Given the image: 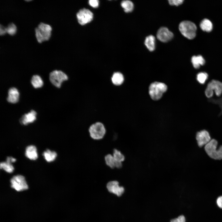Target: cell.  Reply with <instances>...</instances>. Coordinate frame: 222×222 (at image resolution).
Returning a JSON list of instances; mask_svg holds the SVG:
<instances>
[{
    "mask_svg": "<svg viewBox=\"0 0 222 222\" xmlns=\"http://www.w3.org/2000/svg\"><path fill=\"white\" fill-rule=\"evenodd\" d=\"M208 77V74L205 72H200L197 75L196 79L201 84H204Z\"/></svg>",
    "mask_w": 222,
    "mask_h": 222,
    "instance_id": "obj_26",
    "label": "cell"
},
{
    "mask_svg": "<svg viewBox=\"0 0 222 222\" xmlns=\"http://www.w3.org/2000/svg\"><path fill=\"white\" fill-rule=\"evenodd\" d=\"M76 17L79 23L84 25L90 22L93 18V14L89 9L83 8L77 13Z\"/></svg>",
    "mask_w": 222,
    "mask_h": 222,
    "instance_id": "obj_9",
    "label": "cell"
},
{
    "mask_svg": "<svg viewBox=\"0 0 222 222\" xmlns=\"http://www.w3.org/2000/svg\"><path fill=\"white\" fill-rule=\"evenodd\" d=\"M36 114L35 111L31 110L30 112L24 114L22 117L19 119V122L21 124L25 125L32 123L36 120Z\"/></svg>",
    "mask_w": 222,
    "mask_h": 222,
    "instance_id": "obj_13",
    "label": "cell"
},
{
    "mask_svg": "<svg viewBox=\"0 0 222 222\" xmlns=\"http://www.w3.org/2000/svg\"><path fill=\"white\" fill-rule=\"evenodd\" d=\"M6 32L9 34L13 35H14L17 30L16 27L13 23H9L6 27Z\"/></svg>",
    "mask_w": 222,
    "mask_h": 222,
    "instance_id": "obj_27",
    "label": "cell"
},
{
    "mask_svg": "<svg viewBox=\"0 0 222 222\" xmlns=\"http://www.w3.org/2000/svg\"><path fill=\"white\" fill-rule=\"evenodd\" d=\"M7 101L10 103L14 104L17 102L19 97V93L17 88L11 87L8 90Z\"/></svg>",
    "mask_w": 222,
    "mask_h": 222,
    "instance_id": "obj_14",
    "label": "cell"
},
{
    "mask_svg": "<svg viewBox=\"0 0 222 222\" xmlns=\"http://www.w3.org/2000/svg\"><path fill=\"white\" fill-rule=\"evenodd\" d=\"M113 83L116 85H119L122 84L124 81L123 74L120 72H114L111 78Z\"/></svg>",
    "mask_w": 222,
    "mask_h": 222,
    "instance_id": "obj_17",
    "label": "cell"
},
{
    "mask_svg": "<svg viewBox=\"0 0 222 222\" xmlns=\"http://www.w3.org/2000/svg\"><path fill=\"white\" fill-rule=\"evenodd\" d=\"M171 222H186L185 218L184 216L180 215L177 218L171 220Z\"/></svg>",
    "mask_w": 222,
    "mask_h": 222,
    "instance_id": "obj_28",
    "label": "cell"
},
{
    "mask_svg": "<svg viewBox=\"0 0 222 222\" xmlns=\"http://www.w3.org/2000/svg\"><path fill=\"white\" fill-rule=\"evenodd\" d=\"M43 155L45 160L48 162L54 161L57 156V154L56 152L49 149L45 151Z\"/></svg>",
    "mask_w": 222,
    "mask_h": 222,
    "instance_id": "obj_19",
    "label": "cell"
},
{
    "mask_svg": "<svg viewBox=\"0 0 222 222\" xmlns=\"http://www.w3.org/2000/svg\"><path fill=\"white\" fill-rule=\"evenodd\" d=\"M196 138L198 145L200 147L206 145L211 140L209 133L205 130L198 132L196 134Z\"/></svg>",
    "mask_w": 222,
    "mask_h": 222,
    "instance_id": "obj_12",
    "label": "cell"
},
{
    "mask_svg": "<svg viewBox=\"0 0 222 222\" xmlns=\"http://www.w3.org/2000/svg\"><path fill=\"white\" fill-rule=\"evenodd\" d=\"M167 89V86L164 83L154 82L149 86V94L152 100L157 101L162 97L163 93L166 91Z\"/></svg>",
    "mask_w": 222,
    "mask_h": 222,
    "instance_id": "obj_1",
    "label": "cell"
},
{
    "mask_svg": "<svg viewBox=\"0 0 222 222\" xmlns=\"http://www.w3.org/2000/svg\"><path fill=\"white\" fill-rule=\"evenodd\" d=\"M51 29L50 25L40 23L35 29V35L38 42L40 43L48 40L51 35Z\"/></svg>",
    "mask_w": 222,
    "mask_h": 222,
    "instance_id": "obj_3",
    "label": "cell"
},
{
    "mask_svg": "<svg viewBox=\"0 0 222 222\" xmlns=\"http://www.w3.org/2000/svg\"><path fill=\"white\" fill-rule=\"evenodd\" d=\"M68 76L60 70H54L49 74V80L51 83L58 88H60L62 83L68 80Z\"/></svg>",
    "mask_w": 222,
    "mask_h": 222,
    "instance_id": "obj_8",
    "label": "cell"
},
{
    "mask_svg": "<svg viewBox=\"0 0 222 222\" xmlns=\"http://www.w3.org/2000/svg\"><path fill=\"white\" fill-rule=\"evenodd\" d=\"M88 3L91 6L96 8L98 7L99 4V1L98 0H90Z\"/></svg>",
    "mask_w": 222,
    "mask_h": 222,
    "instance_id": "obj_30",
    "label": "cell"
},
{
    "mask_svg": "<svg viewBox=\"0 0 222 222\" xmlns=\"http://www.w3.org/2000/svg\"><path fill=\"white\" fill-rule=\"evenodd\" d=\"M106 164L111 168L115 167V161L113 155L110 154H107L105 157Z\"/></svg>",
    "mask_w": 222,
    "mask_h": 222,
    "instance_id": "obj_24",
    "label": "cell"
},
{
    "mask_svg": "<svg viewBox=\"0 0 222 222\" xmlns=\"http://www.w3.org/2000/svg\"><path fill=\"white\" fill-rule=\"evenodd\" d=\"M88 130L90 137L95 140L102 139L106 132L104 125L100 122L92 124L89 127Z\"/></svg>",
    "mask_w": 222,
    "mask_h": 222,
    "instance_id": "obj_5",
    "label": "cell"
},
{
    "mask_svg": "<svg viewBox=\"0 0 222 222\" xmlns=\"http://www.w3.org/2000/svg\"><path fill=\"white\" fill-rule=\"evenodd\" d=\"M31 82L35 88H40L43 84V82L41 78L38 75H34L32 76Z\"/></svg>",
    "mask_w": 222,
    "mask_h": 222,
    "instance_id": "obj_21",
    "label": "cell"
},
{
    "mask_svg": "<svg viewBox=\"0 0 222 222\" xmlns=\"http://www.w3.org/2000/svg\"><path fill=\"white\" fill-rule=\"evenodd\" d=\"M218 142L215 139H212L205 146V150L211 158L216 160L222 159V146L216 149Z\"/></svg>",
    "mask_w": 222,
    "mask_h": 222,
    "instance_id": "obj_4",
    "label": "cell"
},
{
    "mask_svg": "<svg viewBox=\"0 0 222 222\" xmlns=\"http://www.w3.org/2000/svg\"><path fill=\"white\" fill-rule=\"evenodd\" d=\"M200 26L203 30L207 32L211 31L212 29V23L207 18L204 19L201 21Z\"/></svg>",
    "mask_w": 222,
    "mask_h": 222,
    "instance_id": "obj_20",
    "label": "cell"
},
{
    "mask_svg": "<svg viewBox=\"0 0 222 222\" xmlns=\"http://www.w3.org/2000/svg\"><path fill=\"white\" fill-rule=\"evenodd\" d=\"M183 0H170L168 1L170 5L178 6L182 4Z\"/></svg>",
    "mask_w": 222,
    "mask_h": 222,
    "instance_id": "obj_29",
    "label": "cell"
},
{
    "mask_svg": "<svg viewBox=\"0 0 222 222\" xmlns=\"http://www.w3.org/2000/svg\"><path fill=\"white\" fill-rule=\"evenodd\" d=\"M11 187L18 191L27 190L28 186L24 176L17 175L13 177L10 180Z\"/></svg>",
    "mask_w": 222,
    "mask_h": 222,
    "instance_id": "obj_7",
    "label": "cell"
},
{
    "mask_svg": "<svg viewBox=\"0 0 222 222\" xmlns=\"http://www.w3.org/2000/svg\"><path fill=\"white\" fill-rule=\"evenodd\" d=\"M157 37L160 41L162 42H166L173 38V34L167 28L162 27L158 30Z\"/></svg>",
    "mask_w": 222,
    "mask_h": 222,
    "instance_id": "obj_10",
    "label": "cell"
},
{
    "mask_svg": "<svg viewBox=\"0 0 222 222\" xmlns=\"http://www.w3.org/2000/svg\"><path fill=\"white\" fill-rule=\"evenodd\" d=\"M191 61L194 67L196 69L199 68L200 65H203L205 63L204 58L200 55L193 56L191 59Z\"/></svg>",
    "mask_w": 222,
    "mask_h": 222,
    "instance_id": "obj_18",
    "label": "cell"
},
{
    "mask_svg": "<svg viewBox=\"0 0 222 222\" xmlns=\"http://www.w3.org/2000/svg\"><path fill=\"white\" fill-rule=\"evenodd\" d=\"M6 32V27L0 25V35H4Z\"/></svg>",
    "mask_w": 222,
    "mask_h": 222,
    "instance_id": "obj_32",
    "label": "cell"
},
{
    "mask_svg": "<svg viewBox=\"0 0 222 222\" xmlns=\"http://www.w3.org/2000/svg\"><path fill=\"white\" fill-rule=\"evenodd\" d=\"M121 6L124 9V11L126 13L131 12L134 9V4L130 0L122 1L121 2Z\"/></svg>",
    "mask_w": 222,
    "mask_h": 222,
    "instance_id": "obj_22",
    "label": "cell"
},
{
    "mask_svg": "<svg viewBox=\"0 0 222 222\" xmlns=\"http://www.w3.org/2000/svg\"><path fill=\"white\" fill-rule=\"evenodd\" d=\"M179 29L184 37L189 39H193L196 35V26L193 22L184 21L179 25Z\"/></svg>",
    "mask_w": 222,
    "mask_h": 222,
    "instance_id": "obj_2",
    "label": "cell"
},
{
    "mask_svg": "<svg viewBox=\"0 0 222 222\" xmlns=\"http://www.w3.org/2000/svg\"><path fill=\"white\" fill-rule=\"evenodd\" d=\"M0 168L9 173H12L14 170V167L12 163L6 161L0 163Z\"/></svg>",
    "mask_w": 222,
    "mask_h": 222,
    "instance_id": "obj_23",
    "label": "cell"
},
{
    "mask_svg": "<svg viewBox=\"0 0 222 222\" xmlns=\"http://www.w3.org/2000/svg\"><path fill=\"white\" fill-rule=\"evenodd\" d=\"M16 161V159L11 157H8L6 158V161L11 163L15 162Z\"/></svg>",
    "mask_w": 222,
    "mask_h": 222,
    "instance_id": "obj_33",
    "label": "cell"
},
{
    "mask_svg": "<svg viewBox=\"0 0 222 222\" xmlns=\"http://www.w3.org/2000/svg\"><path fill=\"white\" fill-rule=\"evenodd\" d=\"M213 90L216 96H220L222 93V83L215 80L210 81L205 90L206 96L208 98L212 97L213 94Z\"/></svg>",
    "mask_w": 222,
    "mask_h": 222,
    "instance_id": "obj_6",
    "label": "cell"
},
{
    "mask_svg": "<svg viewBox=\"0 0 222 222\" xmlns=\"http://www.w3.org/2000/svg\"><path fill=\"white\" fill-rule=\"evenodd\" d=\"M113 155L116 162H122L125 159L124 155L120 151L116 149H114Z\"/></svg>",
    "mask_w": 222,
    "mask_h": 222,
    "instance_id": "obj_25",
    "label": "cell"
},
{
    "mask_svg": "<svg viewBox=\"0 0 222 222\" xmlns=\"http://www.w3.org/2000/svg\"><path fill=\"white\" fill-rule=\"evenodd\" d=\"M119 183L117 181H110L107 183L106 187L110 192L120 196L124 193L125 189L123 187L120 186Z\"/></svg>",
    "mask_w": 222,
    "mask_h": 222,
    "instance_id": "obj_11",
    "label": "cell"
},
{
    "mask_svg": "<svg viewBox=\"0 0 222 222\" xmlns=\"http://www.w3.org/2000/svg\"><path fill=\"white\" fill-rule=\"evenodd\" d=\"M145 44L150 51H153L155 48V38L153 35H149L146 38Z\"/></svg>",
    "mask_w": 222,
    "mask_h": 222,
    "instance_id": "obj_16",
    "label": "cell"
},
{
    "mask_svg": "<svg viewBox=\"0 0 222 222\" xmlns=\"http://www.w3.org/2000/svg\"><path fill=\"white\" fill-rule=\"evenodd\" d=\"M216 203L217 206L220 208L222 209V195L218 197L216 200Z\"/></svg>",
    "mask_w": 222,
    "mask_h": 222,
    "instance_id": "obj_31",
    "label": "cell"
},
{
    "mask_svg": "<svg viewBox=\"0 0 222 222\" xmlns=\"http://www.w3.org/2000/svg\"><path fill=\"white\" fill-rule=\"evenodd\" d=\"M122 166V162H115V167L119 169L121 168Z\"/></svg>",
    "mask_w": 222,
    "mask_h": 222,
    "instance_id": "obj_34",
    "label": "cell"
},
{
    "mask_svg": "<svg viewBox=\"0 0 222 222\" xmlns=\"http://www.w3.org/2000/svg\"><path fill=\"white\" fill-rule=\"evenodd\" d=\"M25 155L26 157L31 160H35L38 157L36 147L34 145H30L26 148Z\"/></svg>",
    "mask_w": 222,
    "mask_h": 222,
    "instance_id": "obj_15",
    "label": "cell"
}]
</instances>
